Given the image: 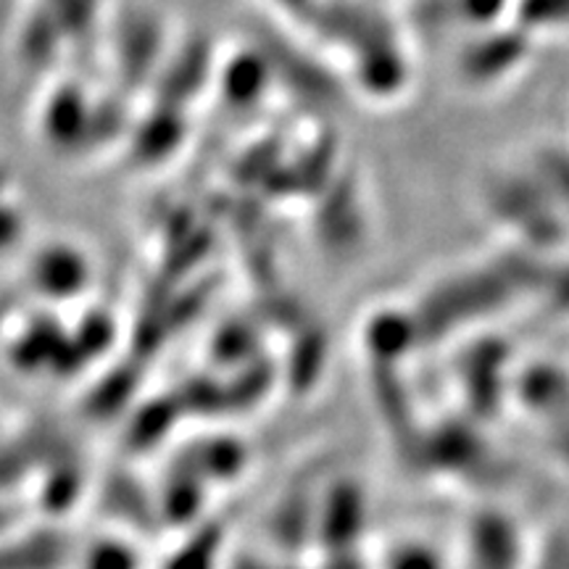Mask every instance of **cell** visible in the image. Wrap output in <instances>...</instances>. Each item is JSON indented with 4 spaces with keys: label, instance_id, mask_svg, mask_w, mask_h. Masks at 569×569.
Returning a JSON list of instances; mask_svg holds the SVG:
<instances>
[{
    "label": "cell",
    "instance_id": "6da1fadb",
    "mask_svg": "<svg viewBox=\"0 0 569 569\" xmlns=\"http://www.w3.org/2000/svg\"><path fill=\"white\" fill-rule=\"evenodd\" d=\"M88 569H140L138 553L122 543L96 546L88 559Z\"/></svg>",
    "mask_w": 569,
    "mask_h": 569
}]
</instances>
